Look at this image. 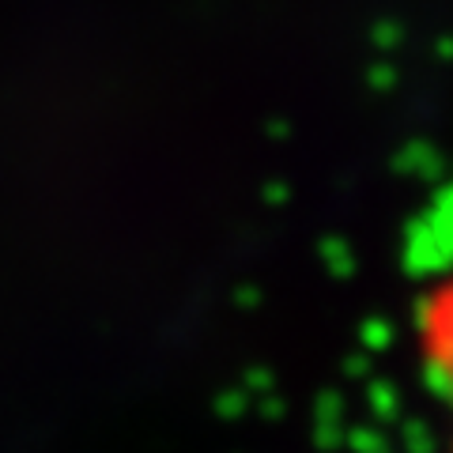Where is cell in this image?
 Listing matches in <instances>:
<instances>
[{"label": "cell", "instance_id": "cell-1", "mask_svg": "<svg viewBox=\"0 0 453 453\" xmlns=\"http://www.w3.org/2000/svg\"><path fill=\"white\" fill-rule=\"evenodd\" d=\"M416 348L453 423V261L442 276L427 283L423 299L416 303Z\"/></svg>", "mask_w": 453, "mask_h": 453}]
</instances>
